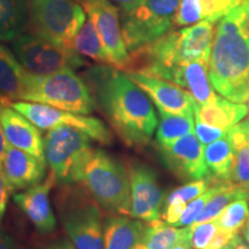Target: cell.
Masks as SVG:
<instances>
[{"label": "cell", "mask_w": 249, "mask_h": 249, "mask_svg": "<svg viewBox=\"0 0 249 249\" xmlns=\"http://www.w3.org/2000/svg\"><path fill=\"white\" fill-rule=\"evenodd\" d=\"M83 80L91 90L96 108L129 147H143L158 127L151 99L126 71L110 65L89 66Z\"/></svg>", "instance_id": "1"}, {"label": "cell", "mask_w": 249, "mask_h": 249, "mask_svg": "<svg viewBox=\"0 0 249 249\" xmlns=\"http://www.w3.org/2000/svg\"><path fill=\"white\" fill-rule=\"evenodd\" d=\"M213 89L229 101L245 104L249 91V0L218 23L209 59Z\"/></svg>", "instance_id": "2"}, {"label": "cell", "mask_w": 249, "mask_h": 249, "mask_svg": "<svg viewBox=\"0 0 249 249\" xmlns=\"http://www.w3.org/2000/svg\"><path fill=\"white\" fill-rule=\"evenodd\" d=\"M213 22H201L167 31L150 44L130 52L126 73H141L170 81L179 67L193 61L209 64L214 38Z\"/></svg>", "instance_id": "3"}, {"label": "cell", "mask_w": 249, "mask_h": 249, "mask_svg": "<svg viewBox=\"0 0 249 249\" xmlns=\"http://www.w3.org/2000/svg\"><path fill=\"white\" fill-rule=\"evenodd\" d=\"M54 203L59 219L76 249H104L101 205L85 186L61 185Z\"/></svg>", "instance_id": "4"}, {"label": "cell", "mask_w": 249, "mask_h": 249, "mask_svg": "<svg viewBox=\"0 0 249 249\" xmlns=\"http://www.w3.org/2000/svg\"><path fill=\"white\" fill-rule=\"evenodd\" d=\"M81 182L107 213L130 216L128 172L119 160L101 149H93Z\"/></svg>", "instance_id": "5"}, {"label": "cell", "mask_w": 249, "mask_h": 249, "mask_svg": "<svg viewBox=\"0 0 249 249\" xmlns=\"http://www.w3.org/2000/svg\"><path fill=\"white\" fill-rule=\"evenodd\" d=\"M22 101L40 103L77 114H90L96 110L91 90L73 70L43 76L28 73Z\"/></svg>", "instance_id": "6"}, {"label": "cell", "mask_w": 249, "mask_h": 249, "mask_svg": "<svg viewBox=\"0 0 249 249\" xmlns=\"http://www.w3.org/2000/svg\"><path fill=\"white\" fill-rule=\"evenodd\" d=\"M91 138L71 126L50 129L44 138L46 164L60 185L80 183L92 152Z\"/></svg>", "instance_id": "7"}, {"label": "cell", "mask_w": 249, "mask_h": 249, "mask_svg": "<svg viewBox=\"0 0 249 249\" xmlns=\"http://www.w3.org/2000/svg\"><path fill=\"white\" fill-rule=\"evenodd\" d=\"M181 0H143L138 7L120 11L121 31L128 52L155 42L173 26Z\"/></svg>", "instance_id": "8"}, {"label": "cell", "mask_w": 249, "mask_h": 249, "mask_svg": "<svg viewBox=\"0 0 249 249\" xmlns=\"http://www.w3.org/2000/svg\"><path fill=\"white\" fill-rule=\"evenodd\" d=\"M86 14L76 0H29V20L35 34L65 48L73 49Z\"/></svg>", "instance_id": "9"}, {"label": "cell", "mask_w": 249, "mask_h": 249, "mask_svg": "<svg viewBox=\"0 0 249 249\" xmlns=\"http://www.w3.org/2000/svg\"><path fill=\"white\" fill-rule=\"evenodd\" d=\"M15 57L28 73L43 76L65 70H76L88 62L74 49L65 48L37 34H21L12 40Z\"/></svg>", "instance_id": "10"}, {"label": "cell", "mask_w": 249, "mask_h": 249, "mask_svg": "<svg viewBox=\"0 0 249 249\" xmlns=\"http://www.w3.org/2000/svg\"><path fill=\"white\" fill-rule=\"evenodd\" d=\"M9 105L42 130H50L59 126H71L88 134L90 138L101 144L108 145L113 141L112 133L105 124L95 117L62 111L35 102L15 101L9 103Z\"/></svg>", "instance_id": "11"}, {"label": "cell", "mask_w": 249, "mask_h": 249, "mask_svg": "<svg viewBox=\"0 0 249 249\" xmlns=\"http://www.w3.org/2000/svg\"><path fill=\"white\" fill-rule=\"evenodd\" d=\"M95 24L105 49L110 55L112 67L126 71L129 52L121 31L120 11L110 0H76Z\"/></svg>", "instance_id": "12"}, {"label": "cell", "mask_w": 249, "mask_h": 249, "mask_svg": "<svg viewBox=\"0 0 249 249\" xmlns=\"http://www.w3.org/2000/svg\"><path fill=\"white\" fill-rule=\"evenodd\" d=\"M127 172L132 197L130 217L147 223L160 219L165 194L158 182L157 174L150 166L139 161L129 163Z\"/></svg>", "instance_id": "13"}, {"label": "cell", "mask_w": 249, "mask_h": 249, "mask_svg": "<svg viewBox=\"0 0 249 249\" xmlns=\"http://www.w3.org/2000/svg\"><path fill=\"white\" fill-rule=\"evenodd\" d=\"M160 150L165 165L179 179L193 181L210 176L204 160V145L195 132L187 134L170 144L160 145Z\"/></svg>", "instance_id": "14"}, {"label": "cell", "mask_w": 249, "mask_h": 249, "mask_svg": "<svg viewBox=\"0 0 249 249\" xmlns=\"http://www.w3.org/2000/svg\"><path fill=\"white\" fill-rule=\"evenodd\" d=\"M134 82L154 102L158 112L194 116L196 102L181 87L170 81L141 73H127Z\"/></svg>", "instance_id": "15"}, {"label": "cell", "mask_w": 249, "mask_h": 249, "mask_svg": "<svg viewBox=\"0 0 249 249\" xmlns=\"http://www.w3.org/2000/svg\"><path fill=\"white\" fill-rule=\"evenodd\" d=\"M57 182L54 174H50L42 182L13 195L14 203L26 214L37 231L46 234L53 232L57 219L50 201V191Z\"/></svg>", "instance_id": "16"}, {"label": "cell", "mask_w": 249, "mask_h": 249, "mask_svg": "<svg viewBox=\"0 0 249 249\" xmlns=\"http://www.w3.org/2000/svg\"><path fill=\"white\" fill-rule=\"evenodd\" d=\"M0 124L8 144L46 163L44 139L40 135L39 128L6 103H0Z\"/></svg>", "instance_id": "17"}, {"label": "cell", "mask_w": 249, "mask_h": 249, "mask_svg": "<svg viewBox=\"0 0 249 249\" xmlns=\"http://www.w3.org/2000/svg\"><path fill=\"white\" fill-rule=\"evenodd\" d=\"M45 167L46 163L38 160L33 155L7 144L1 169L13 194L42 182Z\"/></svg>", "instance_id": "18"}, {"label": "cell", "mask_w": 249, "mask_h": 249, "mask_svg": "<svg viewBox=\"0 0 249 249\" xmlns=\"http://www.w3.org/2000/svg\"><path fill=\"white\" fill-rule=\"evenodd\" d=\"M245 0H181L173 26L188 27L201 21L216 23Z\"/></svg>", "instance_id": "19"}, {"label": "cell", "mask_w": 249, "mask_h": 249, "mask_svg": "<svg viewBox=\"0 0 249 249\" xmlns=\"http://www.w3.org/2000/svg\"><path fill=\"white\" fill-rule=\"evenodd\" d=\"M171 82L188 91L198 105L214 104L219 99L209 77V64L193 61L174 71Z\"/></svg>", "instance_id": "20"}, {"label": "cell", "mask_w": 249, "mask_h": 249, "mask_svg": "<svg viewBox=\"0 0 249 249\" xmlns=\"http://www.w3.org/2000/svg\"><path fill=\"white\" fill-rule=\"evenodd\" d=\"M28 71L15 54L0 44V103L22 101Z\"/></svg>", "instance_id": "21"}, {"label": "cell", "mask_w": 249, "mask_h": 249, "mask_svg": "<svg viewBox=\"0 0 249 249\" xmlns=\"http://www.w3.org/2000/svg\"><path fill=\"white\" fill-rule=\"evenodd\" d=\"M145 224L124 214H111L104 223V249H133L142 241Z\"/></svg>", "instance_id": "22"}, {"label": "cell", "mask_w": 249, "mask_h": 249, "mask_svg": "<svg viewBox=\"0 0 249 249\" xmlns=\"http://www.w3.org/2000/svg\"><path fill=\"white\" fill-rule=\"evenodd\" d=\"M247 114L248 107L245 104H239L223 97H219L214 104L198 105L196 103L194 107L196 121L220 128L225 132L240 123Z\"/></svg>", "instance_id": "23"}, {"label": "cell", "mask_w": 249, "mask_h": 249, "mask_svg": "<svg viewBox=\"0 0 249 249\" xmlns=\"http://www.w3.org/2000/svg\"><path fill=\"white\" fill-rule=\"evenodd\" d=\"M29 20V0H0V42H12Z\"/></svg>", "instance_id": "24"}, {"label": "cell", "mask_w": 249, "mask_h": 249, "mask_svg": "<svg viewBox=\"0 0 249 249\" xmlns=\"http://www.w3.org/2000/svg\"><path fill=\"white\" fill-rule=\"evenodd\" d=\"M191 233V226L177 229L163 219H156L145 224L141 242L148 249H172L179 242L189 241Z\"/></svg>", "instance_id": "25"}, {"label": "cell", "mask_w": 249, "mask_h": 249, "mask_svg": "<svg viewBox=\"0 0 249 249\" xmlns=\"http://www.w3.org/2000/svg\"><path fill=\"white\" fill-rule=\"evenodd\" d=\"M204 160L211 177L222 181H231L235 152L226 136L205 145Z\"/></svg>", "instance_id": "26"}, {"label": "cell", "mask_w": 249, "mask_h": 249, "mask_svg": "<svg viewBox=\"0 0 249 249\" xmlns=\"http://www.w3.org/2000/svg\"><path fill=\"white\" fill-rule=\"evenodd\" d=\"M73 49L77 53L90 58L97 64L112 66L110 55L91 20H86L85 24L77 33L73 40Z\"/></svg>", "instance_id": "27"}, {"label": "cell", "mask_w": 249, "mask_h": 249, "mask_svg": "<svg viewBox=\"0 0 249 249\" xmlns=\"http://www.w3.org/2000/svg\"><path fill=\"white\" fill-rule=\"evenodd\" d=\"M239 198H247V200H249V191H246V189L241 188V187L235 185L232 181H225L223 183L222 188L208 201L200 217L191 226L200 225V224L217 219L220 216V213L225 210L227 205L233 201L239 200Z\"/></svg>", "instance_id": "28"}, {"label": "cell", "mask_w": 249, "mask_h": 249, "mask_svg": "<svg viewBox=\"0 0 249 249\" xmlns=\"http://www.w3.org/2000/svg\"><path fill=\"white\" fill-rule=\"evenodd\" d=\"M160 120L156 130L158 145L170 144L187 134L195 132V121L193 116L160 112Z\"/></svg>", "instance_id": "29"}, {"label": "cell", "mask_w": 249, "mask_h": 249, "mask_svg": "<svg viewBox=\"0 0 249 249\" xmlns=\"http://www.w3.org/2000/svg\"><path fill=\"white\" fill-rule=\"evenodd\" d=\"M249 219V205L247 198H239L230 203L217 218L219 227L238 233L245 229Z\"/></svg>", "instance_id": "30"}, {"label": "cell", "mask_w": 249, "mask_h": 249, "mask_svg": "<svg viewBox=\"0 0 249 249\" xmlns=\"http://www.w3.org/2000/svg\"><path fill=\"white\" fill-rule=\"evenodd\" d=\"M225 181H222V180H216L213 185H211L209 188L205 191L203 194L194 198V200L189 202L188 204L186 205V209L183 211L181 217H180L179 222L176 224V226L179 227H186L191 226L195 223V220L200 217L202 211L204 210L205 205H207L208 201L210 200L213 196L216 194V193L222 188L223 183Z\"/></svg>", "instance_id": "31"}, {"label": "cell", "mask_w": 249, "mask_h": 249, "mask_svg": "<svg viewBox=\"0 0 249 249\" xmlns=\"http://www.w3.org/2000/svg\"><path fill=\"white\" fill-rule=\"evenodd\" d=\"M216 180L217 179H214L213 177L211 176L204 179L193 180V181H189L188 183H186V185L174 189L167 197L181 198L182 201H185L187 203V202H191L194 200V198L197 197V196L203 194V193L207 191Z\"/></svg>", "instance_id": "32"}, {"label": "cell", "mask_w": 249, "mask_h": 249, "mask_svg": "<svg viewBox=\"0 0 249 249\" xmlns=\"http://www.w3.org/2000/svg\"><path fill=\"white\" fill-rule=\"evenodd\" d=\"M231 181L249 191V143L235 152V164Z\"/></svg>", "instance_id": "33"}, {"label": "cell", "mask_w": 249, "mask_h": 249, "mask_svg": "<svg viewBox=\"0 0 249 249\" xmlns=\"http://www.w3.org/2000/svg\"><path fill=\"white\" fill-rule=\"evenodd\" d=\"M192 233L189 244H191L193 249H207L208 245L210 244L211 239L213 238L214 233L219 229L217 219L207 222L200 225L191 226Z\"/></svg>", "instance_id": "34"}, {"label": "cell", "mask_w": 249, "mask_h": 249, "mask_svg": "<svg viewBox=\"0 0 249 249\" xmlns=\"http://www.w3.org/2000/svg\"><path fill=\"white\" fill-rule=\"evenodd\" d=\"M226 138L231 143L234 152L249 143V119L240 121L227 130Z\"/></svg>", "instance_id": "35"}, {"label": "cell", "mask_w": 249, "mask_h": 249, "mask_svg": "<svg viewBox=\"0 0 249 249\" xmlns=\"http://www.w3.org/2000/svg\"><path fill=\"white\" fill-rule=\"evenodd\" d=\"M186 205L187 203L185 201H182L181 198L166 197V200H165V209L161 211L160 218L165 223L176 226V224L179 222L180 217H181L182 213L186 209Z\"/></svg>", "instance_id": "36"}, {"label": "cell", "mask_w": 249, "mask_h": 249, "mask_svg": "<svg viewBox=\"0 0 249 249\" xmlns=\"http://www.w3.org/2000/svg\"><path fill=\"white\" fill-rule=\"evenodd\" d=\"M226 133L227 132H225V130L216 128V127L209 126V124H205L195 120V134L204 147L210 144V143L217 141V140L225 138Z\"/></svg>", "instance_id": "37"}, {"label": "cell", "mask_w": 249, "mask_h": 249, "mask_svg": "<svg viewBox=\"0 0 249 249\" xmlns=\"http://www.w3.org/2000/svg\"><path fill=\"white\" fill-rule=\"evenodd\" d=\"M238 235V233L219 227L217 232L214 233L213 238L211 239L210 244L208 245L207 249H222L225 247H231L232 242L234 241V239Z\"/></svg>", "instance_id": "38"}, {"label": "cell", "mask_w": 249, "mask_h": 249, "mask_svg": "<svg viewBox=\"0 0 249 249\" xmlns=\"http://www.w3.org/2000/svg\"><path fill=\"white\" fill-rule=\"evenodd\" d=\"M13 193H12L11 188L7 180L5 178V174L2 172V169L0 167V224H1L2 219H4L6 209H7L8 198Z\"/></svg>", "instance_id": "39"}, {"label": "cell", "mask_w": 249, "mask_h": 249, "mask_svg": "<svg viewBox=\"0 0 249 249\" xmlns=\"http://www.w3.org/2000/svg\"><path fill=\"white\" fill-rule=\"evenodd\" d=\"M0 249H17L13 238L1 229H0Z\"/></svg>", "instance_id": "40"}, {"label": "cell", "mask_w": 249, "mask_h": 249, "mask_svg": "<svg viewBox=\"0 0 249 249\" xmlns=\"http://www.w3.org/2000/svg\"><path fill=\"white\" fill-rule=\"evenodd\" d=\"M38 249H76V247L73 245V242H70L67 240H58L52 242V244L39 247Z\"/></svg>", "instance_id": "41"}, {"label": "cell", "mask_w": 249, "mask_h": 249, "mask_svg": "<svg viewBox=\"0 0 249 249\" xmlns=\"http://www.w3.org/2000/svg\"><path fill=\"white\" fill-rule=\"evenodd\" d=\"M112 2H116L120 6V11H130V9L138 7L143 0H110Z\"/></svg>", "instance_id": "42"}, {"label": "cell", "mask_w": 249, "mask_h": 249, "mask_svg": "<svg viewBox=\"0 0 249 249\" xmlns=\"http://www.w3.org/2000/svg\"><path fill=\"white\" fill-rule=\"evenodd\" d=\"M7 140H6V136L4 134V130H2L1 124H0V167L2 166V161H4L5 152L6 149H7Z\"/></svg>", "instance_id": "43"}, {"label": "cell", "mask_w": 249, "mask_h": 249, "mask_svg": "<svg viewBox=\"0 0 249 249\" xmlns=\"http://www.w3.org/2000/svg\"><path fill=\"white\" fill-rule=\"evenodd\" d=\"M231 247H232V249H249L248 246L245 244L244 240H242L241 236H239V235L236 236V238L234 239V241L232 242Z\"/></svg>", "instance_id": "44"}, {"label": "cell", "mask_w": 249, "mask_h": 249, "mask_svg": "<svg viewBox=\"0 0 249 249\" xmlns=\"http://www.w3.org/2000/svg\"><path fill=\"white\" fill-rule=\"evenodd\" d=\"M172 249H193L189 241H181L179 244H177Z\"/></svg>", "instance_id": "45"}, {"label": "cell", "mask_w": 249, "mask_h": 249, "mask_svg": "<svg viewBox=\"0 0 249 249\" xmlns=\"http://www.w3.org/2000/svg\"><path fill=\"white\" fill-rule=\"evenodd\" d=\"M133 249H148L147 247H145V246L144 245H143L142 244V242H140V244L139 245H136L135 246V247H134Z\"/></svg>", "instance_id": "46"}, {"label": "cell", "mask_w": 249, "mask_h": 249, "mask_svg": "<svg viewBox=\"0 0 249 249\" xmlns=\"http://www.w3.org/2000/svg\"><path fill=\"white\" fill-rule=\"evenodd\" d=\"M244 235H245V239L249 242V232H245L244 231Z\"/></svg>", "instance_id": "47"}, {"label": "cell", "mask_w": 249, "mask_h": 249, "mask_svg": "<svg viewBox=\"0 0 249 249\" xmlns=\"http://www.w3.org/2000/svg\"><path fill=\"white\" fill-rule=\"evenodd\" d=\"M244 231H245V232H249V219H248V223L246 224V226H245Z\"/></svg>", "instance_id": "48"}, {"label": "cell", "mask_w": 249, "mask_h": 249, "mask_svg": "<svg viewBox=\"0 0 249 249\" xmlns=\"http://www.w3.org/2000/svg\"><path fill=\"white\" fill-rule=\"evenodd\" d=\"M247 101H248V112H249V91H248V99H247Z\"/></svg>", "instance_id": "49"}, {"label": "cell", "mask_w": 249, "mask_h": 249, "mask_svg": "<svg viewBox=\"0 0 249 249\" xmlns=\"http://www.w3.org/2000/svg\"><path fill=\"white\" fill-rule=\"evenodd\" d=\"M222 249H232V247H225V248H222Z\"/></svg>", "instance_id": "50"}]
</instances>
